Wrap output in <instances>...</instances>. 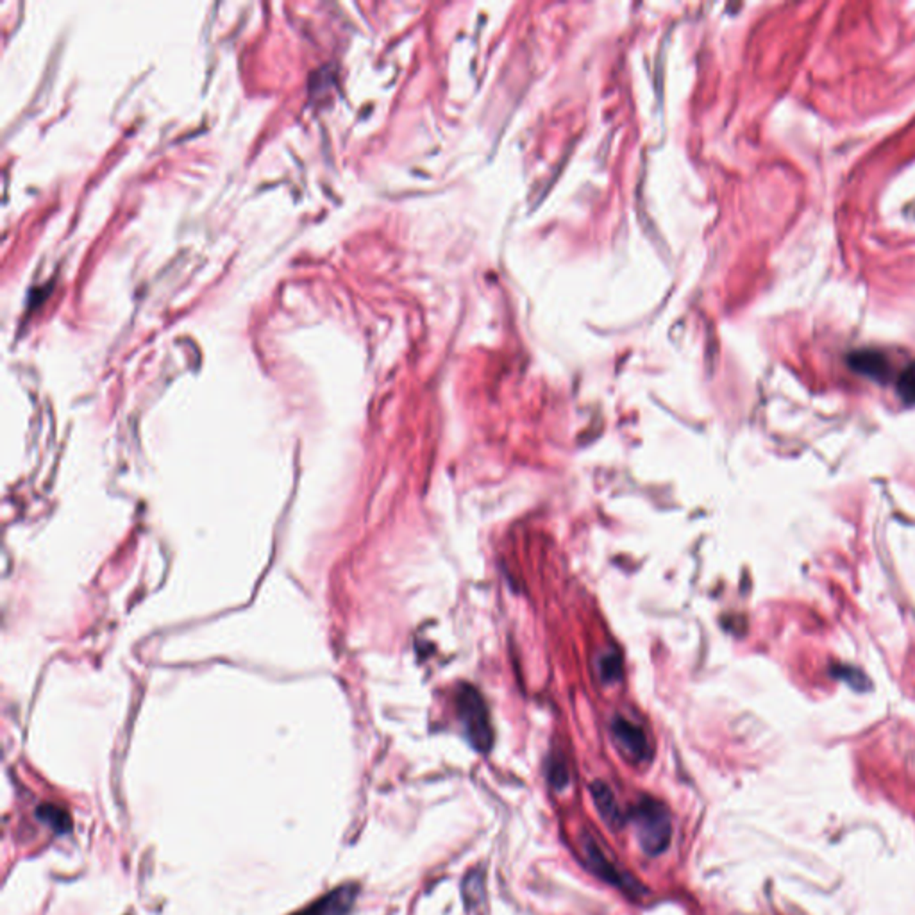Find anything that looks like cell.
I'll return each instance as SVG.
<instances>
[{
	"label": "cell",
	"mask_w": 915,
	"mask_h": 915,
	"mask_svg": "<svg viewBox=\"0 0 915 915\" xmlns=\"http://www.w3.org/2000/svg\"><path fill=\"white\" fill-rule=\"evenodd\" d=\"M633 818L636 822V836L642 851L649 856L663 852L672 835L670 815L665 804L645 797L633 810Z\"/></svg>",
	"instance_id": "6da1fadb"
},
{
	"label": "cell",
	"mask_w": 915,
	"mask_h": 915,
	"mask_svg": "<svg viewBox=\"0 0 915 915\" xmlns=\"http://www.w3.org/2000/svg\"><path fill=\"white\" fill-rule=\"evenodd\" d=\"M458 713L461 718V724L465 727L468 742L477 749L486 752L491 747L493 733L488 718L486 704L483 702V697L479 692L468 684L461 686L458 692Z\"/></svg>",
	"instance_id": "7a4b0ae2"
},
{
	"label": "cell",
	"mask_w": 915,
	"mask_h": 915,
	"mask_svg": "<svg viewBox=\"0 0 915 915\" xmlns=\"http://www.w3.org/2000/svg\"><path fill=\"white\" fill-rule=\"evenodd\" d=\"M581 849H583V856L588 863V867L599 876L602 877L604 881L622 888L624 892H629V894H638L640 892V885L629 876L625 874L624 870H620L608 856L606 852L600 849L599 842L595 838H592L590 835H584L581 838Z\"/></svg>",
	"instance_id": "3957f363"
},
{
	"label": "cell",
	"mask_w": 915,
	"mask_h": 915,
	"mask_svg": "<svg viewBox=\"0 0 915 915\" xmlns=\"http://www.w3.org/2000/svg\"><path fill=\"white\" fill-rule=\"evenodd\" d=\"M611 733L615 743L627 760L640 763L651 758V745L640 726L617 717L611 724Z\"/></svg>",
	"instance_id": "277c9868"
},
{
	"label": "cell",
	"mask_w": 915,
	"mask_h": 915,
	"mask_svg": "<svg viewBox=\"0 0 915 915\" xmlns=\"http://www.w3.org/2000/svg\"><path fill=\"white\" fill-rule=\"evenodd\" d=\"M357 892L359 886L354 883L336 886L334 890L322 895L320 899H316L315 902H311L295 915H348L357 897Z\"/></svg>",
	"instance_id": "5b68a950"
},
{
	"label": "cell",
	"mask_w": 915,
	"mask_h": 915,
	"mask_svg": "<svg viewBox=\"0 0 915 915\" xmlns=\"http://www.w3.org/2000/svg\"><path fill=\"white\" fill-rule=\"evenodd\" d=\"M590 792L593 795V801H595V806L602 817V820L611 827V829H618L622 826V811H620V806L611 792V788L602 783V781H595L592 783L590 786Z\"/></svg>",
	"instance_id": "8992f818"
},
{
	"label": "cell",
	"mask_w": 915,
	"mask_h": 915,
	"mask_svg": "<svg viewBox=\"0 0 915 915\" xmlns=\"http://www.w3.org/2000/svg\"><path fill=\"white\" fill-rule=\"evenodd\" d=\"M849 365L858 374L869 375V377L877 379V381H883L888 375V372H890L888 359L881 352H877V350H858V352H852L849 356Z\"/></svg>",
	"instance_id": "52a82bcc"
},
{
	"label": "cell",
	"mask_w": 915,
	"mask_h": 915,
	"mask_svg": "<svg viewBox=\"0 0 915 915\" xmlns=\"http://www.w3.org/2000/svg\"><path fill=\"white\" fill-rule=\"evenodd\" d=\"M36 817L45 822L46 826H50L55 833H66L70 831L71 827V820L68 817L66 811H63L61 808L54 806V804H43L36 810Z\"/></svg>",
	"instance_id": "ba28073f"
},
{
	"label": "cell",
	"mask_w": 915,
	"mask_h": 915,
	"mask_svg": "<svg viewBox=\"0 0 915 915\" xmlns=\"http://www.w3.org/2000/svg\"><path fill=\"white\" fill-rule=\"evenodd\" d=\"M897 393L904 404H915V361L901 372L897 379Z\"/></svg>",
	"instance_id": "9c48e42d"
},
{
	"label": "cell",
	"mask_w": 915,
	"mask_h": 915,
	"mask_svg": "<svg viewBox=\"0 0 915 915\" xmlns=\"http://www.w3.org/2000/svg\"><path fill=\"white\" fill-rule=\"evenodd\" d=\"M599 672H600L602 681H606V683L618 681V679H620V674H622V668H620V661H618V658H617V656H613V654H606V656L599 661Z\"/></svg>",
	"instance_id": "30bf717a"
}]
</instances>
